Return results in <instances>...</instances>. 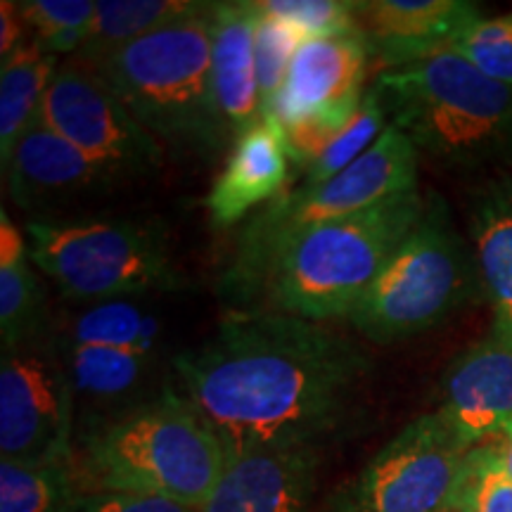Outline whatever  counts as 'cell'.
Returning <instances> with one entry per match:
<instances>
[{
  "mask_svg": "<svg viewBox=\"0 0 512 512\" xmlns=\"http://www.w3.org/2000/svg\"><path fill=\"white\" fill-rule=\"evenodd\" d=\"M171 368L178 392L235 458L256 448L320 446L351 413L373 363L323 323L240 311L200 347L178 351Z\"/></svg>",
  "mask_w": 512,
  "mask_h": 512,
  "instance_id": "obj_1",
  "label": "cell"
},
{
  "mask_svg": "<svg viewBox=\"0 0 512 512\" xmlns=\"http://www.w3.org/2000/svg\"><path fill=\"white\" fill-rule=\"evenodd\" d=\"M88 494H138L204 508L228 465V451L178 389L102 422L74 444Z\"/></svg>",
  "mask_w": 512,
  "mask_h": 512,
  "instance_id": "obj_2",
  "label": "cell"
},
{
  "mask_svg": "<svg viewBox=\"0 0 512 512\" xmlns=\"http://www.w3.org/2000/svg\"><path fill=\"white\" fill-rule=\"evenodd\" d=\"M425 207L413 190L304 230L273 256L249 306L261 302L266 311L311 323L349 320Z\"/></svg>",
  "mask_w": 512,
  "mask_h": 512,
  "instance_id": "obj_3",
  "label": "cell"
},
{
  "mask_svg": "<svg viewBox=\"0 0 512 512\" xmlns=\"http://www.w3.org/2000/svg\"><path fill=\"white\" fill-rule=\"evenodd\" d=\"M373 88L389 126L451 169L512 155V86L484 76L453 48L384 67Z\"/></svg>",
  "mask_w": 512,
  "mask_h": 512,
  "instance_id": "obj_4",
  "label": "cell"
},
{
  "mask_svg": "<svg viewBox=\"0 0 512 512\" xmlns=\"http://www.w3.org/2000/svg\"><path fill=\"white\" fill-rule=\"evenodd\" d=\"M211 8L214 3H204L195 15L91 64L138 124L176 157L209 159L233 140L211 81Z\"/></svg>",
  "mask_w": 512,
  "mask_h": 512,
  "instance_id": "obj_5",
  "label": "cell"
},
{
  "mask_svg": "<svg viewBox=\"0 0 512 512\" xmlns=\"http://www.w3.org/2000/svg\"><path fill=\"white\" fill-rule=\"evenodd\" d=\"M418 162V147L399 128L389 126L366 155L342 174L283 192L240 233L233 261L221 278V297L247 309L266 266L287 242L320 223L344 219L389 197L418 190Z\"/></svg>",
  "mask_w": 512,
  "mask_h": 512,
  "instance_id": "obj_6",
  "label": "cell"
},
{
  "mask_svg": "<svg viewBox=\"0 0 512 512\" xmlns=\"http://www.w3.org/2000/svg\"><path fill=\"white\" fill-rule=\"evenodd\" d=\"M31 264L72 302L100 304L181 287L162 230L138 221L27 223Z\"/></svg>",
  "mask_w": 512,
  "mask_h": 512,
  "instance_id": "obj_7",
  "label": "cell"
},
{
  "mask_svg": "<svg viewBox=\"0 0 512 512\" xmlns=\"http://www.w3.org/2000/svg\"><path fill=\"white\" fill-rule=\"evenodd\" d=\"M475 285L482 287L475 254L448 219L446 204L434 197L349 323L370 342H401L444 320Z\"/></svg>",
  "mask_w": 512,
  "mask_h": 512,
  "instance_id": "obj_8",
  "label": "cell"
},
{
  "mask_svg": "<svg viewBox=\"0 0 512 512\" xmlns=\"http://www.w3.org/2000/svg\"><path fill=\"white\" fill-rule=\"evenodd\" d=\"M76 403L60 342L48 332L0 356V456L22 465H74Z\"/></svg>",
  "mask_w": 512,
  "mask_h": 512,
  "instance_id": "obj_9",
  "label": "cell"
},
{
  "mask_svg": "<svg viewBox=\"0 0 512 512\" xmlns=\"http://www.w3.org/2000/svg\"><path fill=\"white\" fill-rule=\"evenodd\" d=\"M366 36L306 38L292 57L275 124L285 131L292 164L306 171L328 140L354 119L366 98L370 62Z\"/></svg>",
  "mask_w": 512,
  "mask_h": 512,
  "instance_id": "obj_10",
  "label": "cell"
},
{
  "mask_svg": "<svg viewBox=\"0 0 512 512\" xmlns=\"http://www.w3.org/2000/svg\"><path fill=\"white\" fill-rule=\"evenodd\" d=\"M470 451L439 411L422 415L363 467L337 512H451Z\"/></svg>",
  "mask_w": 512,
  "mask_h": 512,
  "instance_id": "obj_11",
  "label": "cell"
},
{
  "mask_svg": "<svg viewBox=\"0 0 512 512\" xmlns=\"http://www.w3.org/2000/svg\"><path fill=\"white\" fill-rule=\"evenodd\" d=\"M38 119L110 178L162 166L159 140L138 124L98 69L74 57L57 64Z\"/></svg>",
  "mask_w": 512,
  "mask_h": 512,
  "instance_id": "obj_12",
  "label": "cell"
},
{
  "mask_svg": "<svg viewBox=\"0 0 512 512\" xmlns=\"http://www.w3.org/2000/svg\"><path fill=\"white\" fill-rule=\"evenodd\" d=\"M467 448L503 434L512 425V335L491 328L482 342L453 363L439 408Z\"/></svg>",
  "mask_w": 512,
  "mask_h": 512,
  "instance_id": "obj_13",
  "label": "cell"
},
{
  "mask_svg": "<svg viewBox=\"0 0 512 512\" xmlns=\"http://www.w3.org/2000/svg\"><path fill=\"white\" fill-rule=\"evenodd\" d=\"M318 448L273 446L228 458L202 512H311L320 470Z\"/></svg>",
  "mask_w": 512,
  "mask_h": 512,
  "instance_id": "obj_14",
  "label": "cell"
},
{
  "mask_svg": "<svg viewBox=\"0 0 512 512\" xmlns=\"http://www.w3.org/2000/svg\"><path fill=\"white\" fill-rule=\"evenodd\" d=\"M72 382L76 403V439L102 422L155 399L162 389L155 384L162 351L81 347L57 339Z\"/></svg>",
  "mask_w": 512,
  "mask_h": 512,
  "instance_id": "obj_15",
  "label": "cell"
},
{
  "mask_svg": "<svg viewBox=\"0 0 512 512\" xmlns=\"http://www.w3.org/2000/svg\"><path fill=\"white\" fill-rule=\"evenodd\" d=\"M12 202L24 211H41L112 181L81 150L57 136L36 117L3 164Z\"/></svg>",
  "mask_w": 512,
  "mask_h": 512,
  "instance_id": "obj_16",
  "label": "cell"
},
{
  "mask_svg": "<svg viewBox=\"0 0 512 512\" xmlns=\"http://www.w3.org/2000/svg\"><path fill=\"white\" fill-rule=\"evenodd\" d=\"M482 17L479 5L465 0H370L358 3V22L370 53L380 67L408 62L432 50L451 46L472 19Z\"/></svg>",
  "mask_w": 512,
  "mask_h": 512,
  "instance_id": "obj_17",
  "label": "cell"
},
{
  "mask_svg": "<svg viewBox=\"0 0 512 512\" xmlns=\"http://www.w3.org/2000/svg\"><path fill=\"white\" fill-rule=\"evenodd\" d=\"M290 152L285 131L275 121L261 119L252 131L233 143L226 166L207 197L211 226H238L249 211L283 195L290 178Z\"/></svg>",
  "mask_w": 512,
  "mask_h": 512,
  "instance_id": "obj_18",
  "label": "cell"
},
{
  "mask_svg": "<svg viewBox=\"0 0 512 512\" xmlns=\"http://www.w3.org/2000/svg\"><path fill=\"white\" fill-rule=\"evenodd\" d=\"M254 31V0L214 3L211 8V81H214L216 105L233 140L245 136L261 121Z\"/></svg>",
  "mask_w": 512,
  "mask_h": 512,
  "instance_id": "obj_19",
  "label": "cell"
},
{
  "mask_svg": "<svg viewBox=\"0 0 512 512\" xmlns=\"http://www.w3.org/2000/svg\"><path fill=\"white\" fill-rule=\"evenodd\" d=\"M470 238L494 328L512 335V166L475 197Z\"/></svg>",
  "mask_w": 512,
  "mask_h": 512,
  "instance_id": "obj_20",
  "label": "cell"
},
{
  "mask_svg": "<svg viewBox=\"0 0 512 512\" xmlns=\"http://www.w3.org/2000/svg\"><path fill=\"white\" fill-rule=\"evenodd\" d=\"M60 57L29 38L0 67V159H8L41 112Z\"/></svg>",
  "mask_w": 512,
  "mask_h": 512,
  "instance_id": "obj_21",
  "label": "cell"
},
{
  "mask_svg": "<svg viewBox=\"0 0 512 512\" xmlns=\"http://www.w3.org/2000/svg\"><path fill=\"white\" fill-rule=\"evenodd\" d=\"M202 8L204 3L195 0H98L91 34L72 57L100 64L138 38L181 22Z\"/></svg>",
  "mask_w": 512,
  "mask_h": 512,
  "instance_id": "obj_22",
  "label": "cell"
},
{
  "mask_svg": "<svg viewBox=\"0 0 512 512\" xmlns=\"http://www.w3.org/2000/svg\"><path fill=\"white\" fill-rule=\"evenodd\" d=\"M162 337L164 323L159 311L133 299H112L81 311L69 323L62 342L81 347L162 351Z\"/></svg>",
  "mask_w": 512,
  "mask_h": 512,
  "instance_id": "obj_23",
  "label": "cell"
},
{
  "mask_svg": "<svg viewBox=\"0 0 512 512\" xmlns=\"http://www.w3.org/2000/svg\"><path fill=\"white\" fill-rule=\"evenodd\" d=\"M86 496L76 465L0 460V512H79Z\"/></svg>",
  "mask_w": 512,
  "mask_h": 512,
  "instance_id": "obj_24",
  "label": "cell"
},
{
  "mask_svg": "<svg viewBox=\"0 0 512 512\" xmlns=\"http://www.w3.org/2000/svg\"><path fill=\"white\" fill-rule=\"evenodd\" d=\"M31 256L0 259V337L3 349L46 332V294L29 266Z\"/></svg>",
  "mask_w": 512,
  "mask_h": 512,
  "instance_id": "obj_25",
  "label": "cell"
},
{
  "mask_svg": "<svg viewBox=\"0 0 512 512\" xmlns=\"http://www.w3.org/2000/svg\"><path fill=\"white\" fill-rule=\"evenodd\" d=\"M387 128V112H384L380 95H377L375 88L370 86L361 107H358V112L354 114V119H351L342 131H337L335 136L328 140V145L323 147V152L306 166L304 183L318 185L330 181V178H335L337 174H342V171L349 169L358 157L366 155Z\"/></svg>",
  "mask_w": 512,
  "mask_h": 512,
  "instance_id": "obj_26",
  "label": "cell"
},
{
  "mask_svg": "<svg viewBox=\"0 0 512 512\" xmlns=\"http://www.w3.org/2000/svg\"><path fill=\"white\" fill-rule=\"evenodd\" d=\"M17 5L31 38L55 57L76 55L91 34L93 0H24Z\"/></svg>",
  "mask_w": 512,
  "mask_h": 512,
  "instance_id": "obj_27",
  "label": "cell"
},
{
  "mask_svg": "<svg viewBox=\"0 0 512 512\" xmlns=\"http://www.w3.org/2000/svg\"><path fill=\"white\" fill-rule=\"evenodd\" d=\"M256 5V3H254ZM304 38L283 19L268 15L256 5V31H254V55H256V81H259V105L261 119L275 121V105L283 93L292 57L297 53Z\"/></svg>",
  "mask_w": 512,
  "mask_h": 512,
  "instance_id": "obj_28",
  "label": "cell"
},
{
  "mask_svg": "<svg viewBox=\"0 0 512 512\" xmlns=\"http://www.w3.org/2000/svg\"><path fill=\"white\" fill-rule=\"evenodd\" d=\"M451 512H512V477L496 446L467 453L465 475Z\"/></svg>",
  "mask_w": 512,
  "mask_h": 512,
  "instance_id": "obj_29",
  "label": "cell"
},
{
  "mask_svg": "<svg viewBox=\"0 0 512 512\" xmlns=\"http://www.w3.org/2000/svg\"><path fill=\"white\" fill-rule=\"evenodd\" d=\"M458 55L489 79L512 86V12L498 17H477L453 36Z\"/></svg>",
  "mask_w": 512,
  "mask_h": 512,
  "instance_id": "obj_30",
  "label": "cell"
},
{
  "mask_svg": "<svg viewBox=\"0 0 512 512\" xmlns=\"http://www.w3.org/2000/svg\"><path fill=\"white\" fill-rule=\"evenodd\" d=\"M261 10L283 19L304 38H332L361 31L358 3L349 0H259Z\"/></svg>",
  "mask_w": 512,
  "mask_h": 512,
  "instance_id": "obj_31",
  "label": "cell"
},
{
  "mask_svg": "<svg viewBox=\"0 0 512 512\" xmlns=\"http://www.w3.org/2000/svg\"><path fill=\"white\" fill-rule=\"evenodd\" d=\"M79 512H202L169 498L138 494H88Z\"/></svg>",
  "mask_w": 512,
  "mask_h": 512,
  "instance_id": "obj_32",
  "label": "cell"
},
{
  "mask_svg": "<svg viewBox=\"0 0 512 512\" xmlns=\"http://www.w3.org/2000/svg\"><path fill=\"white\" fill-rule=\"evenodd\" d=\"M27 41V24H24L19 5L3 0L0 3V57L5 60Z\"/></svg>",
  "mask_w": 512,
  "mask_h": 512,
  "instance_id": "obj_33",
  "label": "cell"
},
{
  "mask_svg": "<svg viewBox=\"0 0 512 512\" xmlns=\"http://www.w3.org/2000/svg\"><path fill=\"white\" fill-rule=\"evenodd\" d=\"M498 451H501L505 470H508V475L512 477V425L503 432V444L498 446Z\"/></svg>",
  "mask_w": 512,
  "mask_h": 512,
  "instance_id": "obj_34",
  "label": "cell"
}]
</instances>
